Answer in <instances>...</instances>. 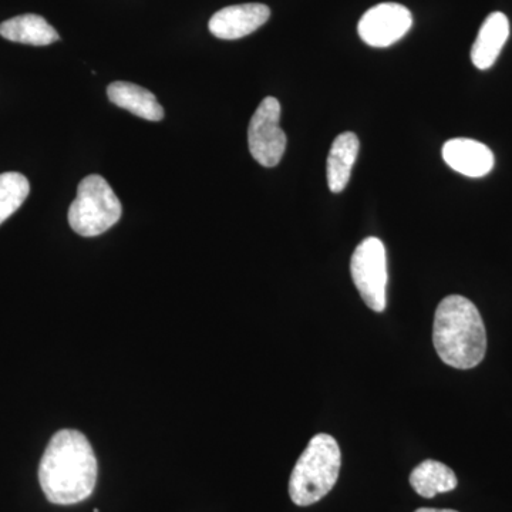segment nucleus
I'll return each instance as SVG.
<instances>
[{"label":"nucleus","mask_w":512,"mask_h":512,"mask_svg":"<svg viewBox=\"0 0 512 512\" xmlns=\"http://www.w3.org/2000/svg\"><path fill=\"white\" fill-rule=\"evenodd\" d=\"M269 16H271V10L261 3L228 6L212 16L208 28L218 39H241L264 26Z\"/></svg>","instance_id":"6e6552de"},{"label":"nucleus","mask_w":512,"mask_h":512,"mask_svg":"<svg viewBox=\"0 0 512 512\" xmlns=\"http://www.w3.org/2000/svg\"><path fill=\"white\" fill-rule=\"evenodd\" d=\"M123 207L116 192L100 175H89L77 187L69 210V224L76 234L93 238L120 221Z\"/></svg>","instance_id":"20e7f679"},{"label":"nucleus","mask_w":512,"mask_h":512,"mask_svg":"<svg viewBox=\"0 0 512 512\" xmlns=\"http://www.w3.org/2000/svg\"><path fill=\"white\" fill-rule=\"evenodd\" d=\"M111 103L130 111L134 116L148 121L164 119V109L158 103L157 97L137 84L127 82L111 83L107 89Z\"/></svg>","instance_id":"9b49d317"},{"label":"nucleus","mask_w":512,"mask_h":512,"mask_svg":"<svg viewBox=\"0 0 512 512\" xmlns=\"http://www.w3.org/2000/svg\"><path fill=\"white\" fill-rule=\"evenodd\" d=\"M350 274L360 298L372 311L382 313L386 309L387 275L386 247L379 238L363 239L350 261Z\"/></svg>","instance_id":"39448f33"},{"label":"nucleus","mask_w":512,"mask_h":512,"mask_svg":"<svg viewBox=\"0 0 512 512\" xmlns=\"http://www.w3.org/2000/svg\"><path fill=\"white\" fill-rule=\"evenodd\" d=\"M414 512H458L454 510H437V508H419Z\"/></svg>","instance_id":"dca6fc26"},{"label":"nucleus","mask_w":512,"mask_h":512,"mask_svg":"<svg viewBox=\"0 0 512 512\" xmlns=\"http://www.w3.org/2000/svg\"><path fill=\"white\" fill-rule=\"evenodd\" d=\"M409 481L413 490L423 498L450 493L458 485L456 473L436 460H424L420 463L410 474Z\"/></svg>","instance_id":"4468645a"},{"label":"nucleus","mask_w":512,"mask_h":512,"mask_svg":"<svg viewBox=\"0 0 512 512\" xmlns=\"http://www.w3.org/2000/svg\"><path fill=\"white\" fill-rule=\"evenodd\" d=\"M29 192L30 184L25 175L0 174V225L22 207Z\"/></svg>","instance_id":"2eb2a0df"},{"label":"nucleus","mask_w":512,"mask_h":512,"mask_svg":"<svg viewBox=\"0 0 512 512\" xmlns=\"http://www.w3.org/2000/svg\"><path fill=\"white\" fill-rule=\"evenodd\" d=\"M359 138L355 133H342L333 141L326 165L329 190L339 194L345 190L359 154Z\"/></svg>","instance_id":"f8f14e48"},{"label":"nucleus","mask_w":512,"mask_h":512,"mask_svg":"<svg viewBox=\"0 0 512 512\" xmlns=\"http://www.w3.org/2000/svg\"><path fill=\"white\" fill-rule=\"evenodd\" d=\"M412 25V12L406 6L399 3H380L362 16L357 32L366 45L389 47L399 42Z\"/></svg>","instance_id":"0eeeda50"},{"label":"nucleus","mask_w":512,"mask_h":512,"mask_svg":"<svg viewBox=\"0 0 512 512\" xmlns=\"http://www.w3.org/2000/svg\"><path fill=\"white\" fill-rule=\"evenodd\" d=\"M281 104L275 97L261 101L248 127V146L256 163L276 167L284 157L286 134L279 126Z\"/></svg>","instance_id":"423d86ee"},{"label":"nucleus","mask_w":512,"mask_h":512,"mask_svg":"<svg viewBox=\"0 0 512 512\" xmlns=\"http://www.w3.org/2000/svg\"><path fill=\"white\" fill-rule=\"evenodd\" d=\"M0 36L23 45L49 46L59 40V33L39 15H22L0 25Z\"/></svg>","instance_id":"ddd939ff"},{"label":"nucleus","mask_w":512,"mask_h":512,"mask_svg":"<svg viewBox=\"0 0 512 512\" xmlns=\"http://www.w3.org/2000/svg\"><path fill=\"white\" fill-rule=\"evenodd\" d=\"M510 36V22L501 12H494L484 20L473 49L471 60L480 70L493 67L495 60L500 56L501 50Z\"/></svg>","instance_id":"9d476101"},{"label":"nucleus","mask_w":512,"mask_h":512,"mask_svg":"<svg viewBox=\"0 0 512 512\" xmlns=\"http://www.w3.org/2000/svg\"><path fill=\"white\" fill-rule=\"evenodd\" d=\"M443 158L448 167L470 178L485 177L494 167L493 151L471 138L448 140L443 147Z\"/></svg>","instance_id":"1a4fd4ad"},{"label":"nucleus","mask_w":512,"mask_h":512,"mask_svg":"<svg viewBox=\"0 0 512 512\" xmlns=\"http://www.w3.org/2000/svg\"><path fill=\"white\" fill-rule=\"evenodd\" d=\"M340 467L342 453L335 437L325 433L312 437L289 480L293 504L309 507L325 498L338 483Z\"/></svg>","instance_id":"7ed1b4c3"},{"label":"nucleus","mask_w":512,"mask_h":512,"mask_svg":"<svg viewBox=\"0 0 512 512\" xmlns=\"http://www.w3.org/2000/svg\"><path fill=\"white\" fill-rule=\"evenodd\" d=\"M433 342L437 355L456 369H473L487 352V333L477 306L461 295L439 303L434 315Z\"/></svg>","instance_id":"f03ea898"},{"label":"nucleus","mask_w":512,"mask_h":512,"mask_svg":"<svg viewBox=\"0 0 512 512\" xmlns=\"http://www.w3.org/2000/svg\"><path fill=\"white\" fill-rule=\"evenodd\" d=\"M96 454L82 431L60 430L50 439L39 466V483L56 505L82 503L97 483Z\"/></svg>","instance_id":"f257e3e1"}]
</instances>
